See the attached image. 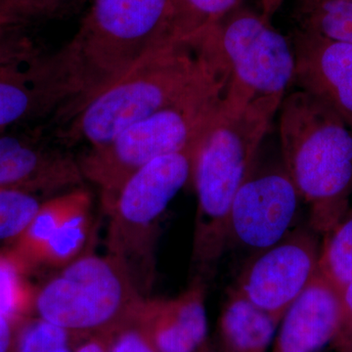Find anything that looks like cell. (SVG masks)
<instances>
[{
	"label": "cell",
	"mask_w": 352,
	"mask_h": 352,
	"mask_svg": "<svg viewBox=\"0 0 352 352\" xmlns=\"http://www.w3.org/2000/svg\"><path fill=\"white\" fill-rule=\"evenodd\" d=\"M203 57V73L179 98L78 160L83 177L100 189L104 210L139 168L201 142L221 109L227 85L224 72Z\"/></svg>",
	"instance_id": "4"
},
{
	"label": "cell",
	"mask_w": 352,
	"mask_h": 352,
	"mask_svg": "<svg viewBox=\"0 0 352 352\" xmlns=\"http://www.w3.org/2000/svg\"><path fill=\"white\" fill-rule=\"evenodd\" d=\"M7 28L8 27H1V25H0V41H1L2 34H3L4 30L7 29Z\"/></svg>",
	"instance_id": "33"
},
{
	"label": "cell",
	"mask_w": 352,
	"mask_h": 352,
	"mask_svg": "<svg viewBox=\"0 0 352 352\" xmlns=\"http://www.w3.org/2000/svg\"><path fill=\"white\" fill-rule=\"evenodd\" d=\"M175 0H90L75 36L48 56L63 94V126L148 54L171 41Z\"/></svg>",
	"instance_id": "1"
},
{
	"label": "cell",
	"mask_w": 352,
	"mask_h": 352,
	"mask_svg": "<svg viewBox=\"0 0 352 352\" xmlns=\"http://www.w3.org/2000/svg\"><path fill=\"white\" fill-rule=\"evenodd\" d=\"M319 256L314 234L295 229L254 254L233 289L278 322L319 272Z\"/></svg>",
	"instance_id": "9"
},
{
	"label": "cell",
	"mask_w": 352,
	"mask_h": 352,
	"mask_svg": "<svg viewBox=\"0 0 352 352\" xmlns=\"http://www.w3.org/2000/svg\"><path fill=\"white\" fill-rule=\"evenodd\" d=\"M300 15L302 29L352 44L351 0H327Z\"/></svg>",
	"instance_id": "22"
},
{
	"label": "cell",
	"mask_w": 352,
	"mask_h": 352,
	"mask_svg": "<svg viewBox=\"0 0 352 352\" xmlns=\"http://www.w3.org/2000/svg\"><path fill=\"white\" fill-rule=\"evenodd\" d=\"M199 144L153 160L132 173L105 208L108 254L126 266L144 296L155 279V244L164 210L193 175Z\"/></svg>",
	"instance_id": "7"
},
{
	"label": "cell",
	"mask_w": 352,
	"mask_h": 352,
	"mask_svg": "<svg viewBox=\"0 0 352 352\" xmlns=\"http://www.w3.org/2000/svg\"><path fill=\"white\" fill-rule=\"evenodd\" d=\"M85 192L82 189L73 190L41 204L31 223L11 248L28 270L38 265L46 243Z\"/></svg>",
	"instance_id": "18"
},
{
	"label": "cell",
	"mask_w": 352,
	"mask_h": 352,
	"mask_svg": "<svg viewBox=\"0 0 352 352\" xmlns=\"http://www.w3.org/2000/svg\"><path fill=\"white\" fill-rule=\"evenodd\" d=\"M351 1H352V0H351Z\"/></svg>",
	"instance_id": "34"
},
{
	"label": "cell",
	"mask_w": 352,
	"mask_h": 352,
	"mask_svg": "<svg viewBox=\"0 0 352 352\" xmlns=\"http://www.w3.org/2000/svg\"><path fill=\"white\" fill-rule=\"evenodd\" d=\"M284 97L259 98L239 112L220 109L201 139L192 175L198 198L192 250L195 278L210 276L226 250L234 198L256 166Z\"/></svg>",
	"instance_id": "2"
},
{
	"label": "cell",
	"mask_w": 352,
	"mask_h": 352,
	"mask_svg": "<svg viewBox=\"0 0 352 352\" xmlns=\"http://www.w3.org/2000/svg\"><path fill=\"white\" fill-rule=\"evenodd\" d=\"M277 321L231 289L220 318L227 352H264L274 335Z\"/></svg>",
	"instance_id": "16"
},
{
	"label": "cell",
	"mask_w": 352,
	"mask_h": 352,
	"mask_svg": "<svg viewBox=\"0 0 352 352\" xmlns=\"http://www.w3.org/2000/svg\"><path fill=\"white\" fill-rule=\"evenodd\" d=\"M144 298L119 259L83 254L36 291L34 311L88 338L110 335L132 320Z\"/></svg>",
	"instance_id": "8"
},
{
	"label": "cell",
	"mask_w": 352,
	"mask_h": 352,
	"mask_svg": "<svg viewBox=\"0 0 352 352\" xmlns=\"http://www.w3.org/2000/svg\"><path fill=\"white\" fill-rule=\"evenodd\" d=\"M206 283L200 279L173 298L145 296L134 319L157 352H195L208 332Z\"/></svg>",
	"instance_id": "13"
},
{
	"label": "cell",
	"mask_w": 352,
	"mask_h": 352,
	"mask_svg": "<svg viewBox=\"0 0 352 352\" xmlns=\"http://www.w3.org/2000/svg\"><path fill=\"white\" fill-rule=\"evenodd\" d=\"M295 82L352 129V44L300 28L292 39Z\"/></svg>",
	"instance_id": "11"
},
{
	"label": "cell",
	"mask_w": 352,
	"mask_h": 352,
	"mask_svg": "<svg viewBox=\"0 0 352 352\" xmlns=\"http://www.w3.org/2000/svg\"><path fill=\"white\" fill-rule=\"evenodd\" d=\"M48 11L32 0H0V25L9 27L16 23L47 15Z\"/></svg>",
	"instance_id": "26"
},
{
	"label": "cell",
	"mask_w": 352,
	"mask_h": 352,
	"mask_svg": "<svg viewBox=\"0 0 352 352\" xmlns=\"http://www.w3.org/2000/svg\"><path fill=\"white\" fill-rule=\"evenodd\" d=\"M19 325L0 316V352L15 351Z\"/></svg>",
	"instance_id": "27"
},
{
	"label": "cell",
	"mask_w": 352,
	"mask_h": 352,
	"mask_svg": "<svg viewBox=\"0 0 352 352\" xmlns=\"http://www.w3.org/2000/svg\"><path fill=\"white\" fill-rule=\"evenodd\" d=\"M38 195L0 190V243H15L41 208Z\"/></svg>",
	"instance_id": "24"
},
{
	"label": "cell",
	"mask_w": 352,
	"mask_h": 352,
	"mask_svg": "<svg viewBox=\"0 0 352 352\" xmlns=\"http://www.w3.org/2000/svg\"><path fill=\"white\" fill-rule=\"evenodd\" d=\"M62 97L45 58L27 71L0 69V131L28 118L56 115Z\"/></svg>",
	"instance_id": "15"
},
{
	"label": "cell",
	"mask_w": 352,
	"mask_h": 352,
	"mask_svg": "<svg viewBox=\"0 0 352 352\" xmlns=\"http://www.w3.org/2000/svg\"><path fill=\"white\" fill-rule=\"evenodd\" d=\"M32 1L36 2L39 6L44 7L48 12L53 14L56 12L58 9L69 6L78 0H32Z\"/></svg>",
	"instance_id": "31"
},
{
	"label": "cell",
	"mask_w": 352,
	"mask_h": 352,
	"mask_svg": "<svg viewBox=\"0 0 352 352\" xmlns=\"http://www.w3.org/2000/svg\"><path fill=\"white\" fill-rule=\"evenodd\" d=\"M110 352H157L135 319L109 335Z\"/></svg>",
	"instance_id": "25"
},
{
	"label": "cell",
	"mask_w": 352,
	"mask_h": 352,
	"mask_svg": "<svg viewBox=\"0 0 352 352\" xmlns=\"http://www.w3.org/2000/svg\"><path fill=\"white\" fill-rule=\"evenodd\" d=\"M75 338L55 324L29 317L18 328L14 352H73Z\"/></svg>",
	"instance_id": "23"
},
{
	"label": "cell",
	"mask_w": 352,
	"mask_h": 352,
	"mask_svg": "<svg viewBox=\"0 0 352 352\" xmlns=\"http://www.w3.org/2000/svg\"><path fill=\"white\" fill-rule=\"evenodd\" d=\"M344 323L339 289L319 271L283 316L277 352H317Z\"/></svg>",
	"instance_id": "14"
},
{
	"label": "cell",
	"mask_w": 352,
	"mask_h": 352,
	"mask_svg": "<svg viewBox=\"0 0 352 352\" xmlns=\"http://www.w3.org/2000/svg\"><path fill=\"white\" fill-rule=\"evenodd\" d=\"M344 312V323L352 327V280L339 289Z\"/></svg>",
	"instance_id": "29"
},
{
	"label": "cell",
	"mask_w": 352,
	"mask_h": 352,
	"mask_svg": "<svg viewBox=\"0 0 352 352\" xmlns=\"http://www.w3.org/2000/svg\"><path fill=\"white\" fill-rule=\"evenodd\" d=\"M28 271L12 250L0 252V316L15 324L34 311L36 291L25 278Z\"/></svg>",
	"instance_id": "19"
},
{
	"label": "cell",
	"mask_w": 352,
	"mask_h": 352,
	"mask_svg": "<svg viewBox=\"0 0 352 352\" xmlns=\"http://www.w3.org/2000/svg\"><path fill=\"white\" fill-rule=\"evenodd\" d=\"M327 1V0H300V13L305 12L308 9L321 3V2Z\"/></svg>",
	"instance_id": "32"
},
{
	"label": "cell",
	"mask_w": 352,
	"mask_h": 352,
	"mask_svg": "<svg viewBox=\"0 0 352 352\" xmlns=\"http://www.w3.org/2000/svg\"><path fill=\"white\" fill-rule=\"evenodd\" d=\"M91 199L85 191L46 243L38 265L61 268L82 256L91 226Z\"/></svg>",
	"instance_id": "17"
},
{
	"label": "cell",
	"mask_w": 352,
	"mask_h": 352,
	"mask_svg": "<svg viewBox=\"0 0 352 352\" xmlns=\"http://www.w3.org/2000/svg\"><path fill=\"white\" fill-rule=\"evenodd\" d=\"M73 352H110L109 335L88 337L82 344L75 347Z\"/></svg>",
	"instance_id": "28"
},
{
	"label": "cell",
	"mask_w": 352,
	"mask_h": 352,
	"mask_svg": "<svg viewBox=\"0 0 352 352\" xmlns=\"http://www.w3.org/2000/svg\"><path fill=\"white\" fill-rule=\"evenodd\" d=\"M283 166L309 208V226L325 235L349 212L352 129L307 92L284 97L279 111Z\"/></svg>",
	"instance_id": "3"
},
{
	"label": "cell",
	"mask_w": 352,
	"mask_h": 352,
	"mask_svg": "<svg viewBox=\"0 0 352 352\" xmlns=\"http://www.w3.org/2000/svg\"><path fill=\"white\" fill-rule=\"evenodd\" d=\"M302 200L283 166L251 175L238 190L229 214L227 245L256 254L284 239Z\"/></svg>",
	"instance_id": "10"
},
{
	"label": "cell",
	"mask_w": 352,
	"mask_h": 352,
	"mask_svg": "<svg viewBox=\"0 0 352 352\" xmlns=\"http://www.w3.org/2000/svg\"><path fill=\"white\" fill-rule=\"evenodd\" d=\"M190 44L227 78L222 110L239 112L263 97L286 96L295 82L293 43L261 12L236 7Z\"/></svg>",
	"instance_id": "6"
},
{
	"label": "cell",
	"mask_w": 352,
	"mask_h": 352,
	"mask_svg": "<svg viewBox=\"0 0 352 352\" xmlns=\"http://www.w3.org/2000/svg\"><path fill=\"white\" fill-rule=\"evenodd\" d=\"M284 2L285 0H259V12L264 18L271 21Z\"/></svg>",
	"instance_id": "30"
},
{
	"label": "cell",
	"mask_w": 352,
	"mask_h": 352,
	"mask_svg": "<svg viewBox=\"0 0 352 352\" xmlns=\"http://www.w3.org/2000/svg\"><path fill=\"white\" fill-rule=\"evenodd\" d=\"M319 271L338 289L352 280V210L325 234Z\"/></svg>",
	"instance_id": "21"
},
{
	"label": "cell",
	"mask_w": 352,
	"mask_h": 352,
	"mask_svg": "<svg viewBox=\"0 0 352 352\" xmlns=\"http://www.w3.org/2000/svg\"><path fill=\"white\" fill-rule=\"evenodd\" d=\"M78 160L38 139L0 134V190L56 193L82 184Z\"/></svg>",
	"instance_id": "12"
},
{
	"label": "cell",
	"mask_w": 352,
	"mask_h": 352,
	"mask_svg": "<svg viewBox=\"0 0 352 352\" xmlns=\"http://www.w3.org/2000/svg\"><path fill=\"white\" fill-rule=\"evenodd\" d=\"M205 66L191 44H164L58 127L57 138L69 146L85 143L89 149L107 144L127 127L179 98Z\"/></svg>",
	"instance_id": "5"
},
{
	"label": "cell",
	"mask_w": 352,
	"mask_h": 352,
	"mask_svg": "<svg viewBox=\"0 0 352 352\" xmlns=\"http://www.w3.org/2000/svg\"><path fill=\"white\" fill-rule=\"evenodd\" d=\"M243 0H175L171 41L191 43Z\"/></svg>",
	"instance_id": "20"
}]
</instances>
